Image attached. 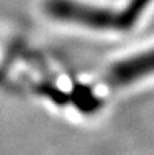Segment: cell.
I'll return each mask as SVG.
<instances>
[{"label":"cell","mask_w":154,"mask_h":155,"mask_svg":"<svg viewBox=\"0 0 154 155\" xmlns=\"http://www.w3.org/2000/svg\"><path fill=\"white\" fill-rule=\"evenodd\" d=\"M150 75H154V48L112 64L106 80L115 87H124Z\"/></svg>","instance_id":"7a4b0ae2"},{"label":"cell","mask_w":154,"mask_h":155,"mask_svg":"<svg viewBox=\"0 0 154 155\" xmlns=\"http://www.w3.org/2000/svg\"><path fill=\"white\" fill-rule=\"evenodd\" d=\"M154 0H128L122 8L104 7L82 0H44L51 19L95 31H130Z\"/></svg>","instance_id":"6da1fadb"}]
</instances>
